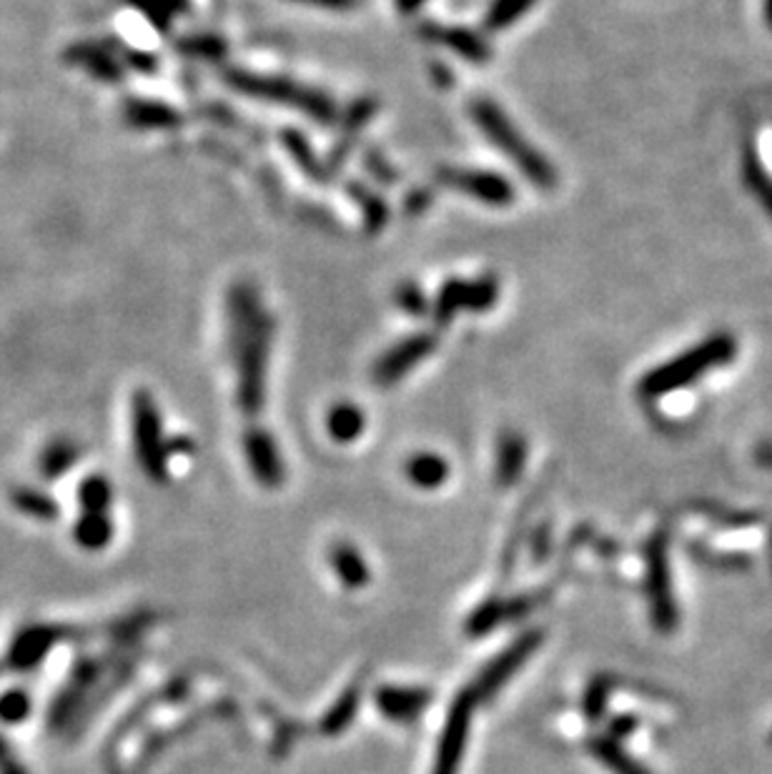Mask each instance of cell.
Wrapping results in <instances>:
<instances>
[{"mask_svg":"<svg viewBox=\"0 0 772 774\" xmlns=\"http://www.w3.org/2000/svg\"><path fill=\"white\" fill-rule=\"evenodd\" d=\"M366 168H372L374 174L384 180V184H394V180H397V176H394V171H391V168H386L384 163L379 161V156H372V159H369V161H366Z\"/></svg>","mask_w":772,"mask_h":774,"instance_id":"obj_35","label":"cell"},{"mask_svg":"<svg viewBox=\"0 0 772 774\" xmlns=\"http://www.w3.org/2000/svg\"><path fill=\"white\" fill-rule=\"evenodd\" d=\"M424 3H426V0H397V8L405 15H411V13H417Z\"/></svg>","mask_w":772,"mask_h":774,"instance_id":"obj_38","label":"cell"},{"mask_svg":"<svg viewBox=\"0 0 772 774\" xmlns=\"http://www.w3.org/2000/svg\"><path fill=\"white\" fill-rule=\"evenodd\" d=\"M126 63L136 68L141 73H151L159 68V60L153 54H143V50H126Z\"/></svg>","mask_w":772,"mask_h":774,"instance_id":"obj_32","label":"cell"},{"mask_svg":"<svg viewBox=\"0 0 772 774\" xmlns=\"http://www.w3.org/2000/svg\"><path fill=\"white\" fill-rule=\"evenodd\" d=\"M273 343V318L266 312L231 361L236 366V403L244 414H259L266 399V368Z\"/></svg>","mask_w":772,"mask_h":774,"instance_id":"obj_4","label":"cell"},{"mask_svg":"<svg viewBox=\"0 0 772 774\" xmlns=\"http://www.w3.org/2000/svg\"><path fill=\"white\" fill-rule=\"evenodd\" d=\"M429 201H432V199H429V194H424V191H417V194H411V199L407 201V211H411V213L422 211V209H424V206H429Z\"/></svg>","mask_w":772,"mask_h":774,"instance_id":"obj_37","label":"cell"},{"mask_svg":"<svg viewBox=\"0 0 772 774\" xmlns=\"http://www.w3.org/2000/svg\"><path fill=\"white\" fill-rule=\"evenodd\" d=\"M337 566L341 570V574L347 576V582H362L364 570H362V564H359V559H356L354 554H351V552H349V554L341 552V554L337 556Z\"/></svg>","mask_w":772,"mask_h":774,"instance_id":"obj_33","label":"cell"},{"mask_svg":"<svg viewBox=\"0 0 772 774\" xmlns=\"http://www.w3.org/2000/svg\"><path fill=\"white\" fill-rule=\"evenodd\" d=\"M535 3L537 0H494L484 15V28L492 33L510 28V25L517 23L522 15L531 11Z\"/></svg>","mask_w":772,"mask_h":774,"instance_id":"obj_21","label":"cell"},{"mask_svg":"<svg viewBox=\"0 0 772 774\" xmlns=\"http://www.w3.org/2000/svg\"><path fill=\"white\" fill-rule=\"evenodd\" d=\"M500 298V281L494 277H482L475 281H461L452 279L444 283L436 294V301L432 306V316L436 326H447L454 321V316L459 312H471V314H482L489 312Z\"/></svg>","mask_w":772,"mask_h":774,"instance_id":"obj_7","label":"cell"},{"mask_svg":"<svg viewBox=\"0 0 772 774\" xmlns=\"http://www.w3.org/2000/svg\"><path fill=\"white\" fill-rule=\"evenodd\" d=\"M364 429V414L354 403H339L329 414V432L337 442H354Z\"/></svg>","mask_w":772,"mask_h":774,"instance_id":"obj_22","label":"cell"},{"mask_svg":"<svg viewBox=\"0 0 772 774\" xmlns=\"http://www.w3.org/2000/svg\"><path fill=\"white\" fill-rule=\"evenodd\" d=\"M131 429H133V449L136 459L143 474L153 484H168L171 477V452L168 442L163 438L161 411L156 407L151 391H136L131 401Z\"/></svg>","mask_w":772,"mask_h":774,"instance_id":"obj_5","label":"cell"},{"mask_svg":"<svg viewBox=\"0 0 772 774\" xmlns=\"http://www.w3.org/2000/svg\"><path fill=\"white\" fill-rule=\"evenodd\" d=\"M397 304L411 316H424L429 312V298L417 283H405V286L397 291Z\"/></svg>","mask_w":772,"mask_h":774,"instance_id":"obj_29","label":"cell"},{"mask_svg":"<svg viewBox=\"0 0 772 774\" xmlns=\"http://www.w3.org/2000/svg\"><path fill=\"white\" fill-rule=\"evenodd\" d=\"M151 622H153V617L149 612H139V614L118 619V622H114V624L108 626V634L114 636L116 644H121V647L131 649L133 644L141 640V634L149 630Z\"/></svg>","mask_w":772,"mask_h":774,"instance_id":"obj_27","label":"cell"},{"mask_svg":"<svg viewBox=\"0 0 772 774\" xmlns=\"http://www.w3.org/2000/svg\"><path fill=\"white\" fill-rule=\"evenodd\" d=\"M281 141H284L286 151L291 153V159L296 161V166L302 168L308 178H314V180H324L326 178L324 163L316 159L312 143L304 139V133H299V131H294V128H289V131H281Z\"/></svg>","mask_w":772,"mask_h":774,"instance_id":"obj_20","label":"cell"},{"mask_svg":"<svg viewBox=\"0 0 772 774\" xmlns=\"http://www.w3.org/2000/svg\"><path fill=\"white\" fill-rule=\"evenodd\" d=\"M469 114L479 131L487 136V141L496 145V149L525 174L531 186L542 188V191H552L557 186V171L552 161H547L542 153L517 131V126L512 124L510 116L504 114L494 101L477 98L469 106Z\"/></svg>","mask_w":772,"mask_h":774,"instance_id":"obj_1","label":"cell"},{"mask_svg":"<svg viewBox=\"0 0 772 774\" xmlns=\"http://www.w3.org/2000/svg\"><path fill=\"white\" fill-rule=\"evenodd\" d=\"M382 702H384V707L391 712V715H401V717H407V715L411 717L424 704L422 696H414L409 692H401V694L389 692V700H382Z\"/></svg>","mask_w":772,"mask_h":774,"instance_id":"obj_30","label":"cell"},{"mask_svg":"<svg viewBox=\"0 0 772 774\" xmlns=\"http://www.w3.org/2000/svg\"><path fill=\"white\" fill-rule=\"evenodd\" d=\"M121 3L139 11L159 33H168L178 15H184L191 8L188 0H121Z\"/></svg>","mask_w":772,"mask_h":774,"instance_id":"obj_18","label":"cell"},{"mask_svg":"<svg viewBox=\"0 0 772 774\" xmlns=\"http://www.w3.org/2000/svg\"><path fill=\"white\" fill-rule=\"evenodd\" d=\"M191 449H194V444L188 442L186 436L168 438V452H171V459L178 457V454H182V457H186V454H191Z\"/></svg>","mask_w":772,"mask_h":774,"instance_id":"obj_36","label":"cell"},{"mask_svg":"<svg viewBox=\"0 0 772 774\" xmlns=\"http://www.w3.org/2000/svg\"><path fill=\"white\" fill-rule=\"evenodd\" d=\"M294 3L326 8V11H354L362 0H294Z\"/></svg>","mask_w":772,"mask_h":774,"instance_id":"obj_34","label":"cell"},{"mask_svg":"<svg viewBox=\"0 0 772 774\" xmlns=\"http://www.w3.org/2000/svg\"><path fill=\"white\" fill-rule=\"evenodd\" d=\"M81 632L73 630V626L63 624H46V622H33L25 624L23 630L13 636L11 647H8L5 665L11 672H33L43 665L50 652H54L58 644L71 642Z\"/></svg>","mask_w":772,"mask_h":774,"instance_id":"obj_6","label":"cell"},{"mask_svg":"<svg viewBox=\"0 0 772 774\" xmlns=\"http://www.w3.org/2000/svg\"><path fill=\"white\" fill-rule=\"evenodd\" d=\"M244 452L254 477L259 479L264 486L273 489L284 481V461H281L277 442H273V436L266 432V429H248L244 434Z\"/></svg>","mask_w":772,"mask_h":774,"instance_id":"obj_12","label":"cell"},{"mask_svg":"<svg viewBox=\"0 0 772 774\" xmlns=\"http://www.w3.org/2000/svg\"><path fill=\"white\" fill-rule=\"evenodd\" d=\"M31 712H33V700L28 692L21 690V687L0 694V722H3V725H11V727L23 725V722L31 717Z\"/></svg>","mask_w":772,"mask_h":774,"instance_id":"obj_26","label":"cell"},{"mask_svg":"<svg viewBox=\"0 0 772 774\" xmlns=\"http://www.w3.org/2000/svg\"><path fill=\"white\" fill-rule=\"evenodd\" d=\"M419 36L436 46L449 48L452 54L469 60V63L482 66L492 58V46L479 36L477 31L461 28V25H440V23H424L419 28Z\"/></svg>","mask_w":772,"mask_h":774,"instance_id":"obj_11","label":"cell"},{"mask_svg":"<svg viewBox=\"0 0 772 774\" xmlns=\"http://www.w3.org/2000/svg\"><path fill=\"white\" fill-rule=\"evenodd\" d=\"M124 120L139 131H168L182 126V114L174 106L153 98H128L124 103Z\"/></svg>","mask_w":772,"mask_h":774,"instance_id":"obj_14","label":"cell"},{"mask_svg":"<svg viewBox=\"0 0 772 774\" xmlns=\"http://www.w3.org/2000/svg\"><path fill=\"white\" fill-rule=\"evenodd\" d=\"M81 459V446L68 436H58L54 442H48L43 446L40 457H38V471L43 479H61L68 474L75 464Z\"/></svg>","mask_w":772,"mask_h":774,"instance_id":"obj_15","label":"cell"},{"mask_svg":"<svg viewBox=\"0 0 772 774\" xmlns=\"http://www.w3.org/2000/svg\"><path fill=\"white\" fill-rule=\"evenodd\" d=\"M266 314L261 294L252 281H238L226 294V351L229 356L242 347L244 339L254 331L259 318Z\"/></svg>","mask_w":772,"mask_h":774,"instance_id":"obj_10","label":"cell"},{"mask_svg":"<svg viewBox=\"0 0 772 774\" xmlns=\"http://www.w3.org/2000/svg\"><path fill=\"white\" fill-rule=\"evenodd\" d=\"M79 504L85 514H108L114 504V486L103 474H91L81 481Z\"/></svg>","mask_w":772,"mask_h":774,"instance_id":"obj_19","label":"cell"},{"mask_svg":"<svg viewBox=\"0 0 772 774\" xmlns=\"http://www.w3.org/2000/svg\"><path fill=\"white\" fill-rule=\"evenodd\" d=\"M765 19L772 25V0H765Z\"/></svg>","mask_w":772,"mask_h":774,"instance_id":"obj_39","label":"cell"},{"mask_svg":"<svg viewBox=\"0 0 772 774\" xmlns=\"http://www.w3.org/2000/svg\"><path fill=\"white\" fill-rule=\"evenodd\" d=\"M407 474L419 486H436L447 477V464H444V459L434 457V454H417V457L407 464Z\"/></svg>","mask_w":772,"mask_h":774,"instance_id":"obj_25","label":"cell"},{"mask_svg":"<svg viewBox=\"0 0 772 774\" xmlns=\"http://www.w3.org/2000/svg\"><path fill=\"white\" fill-rule=\"evenodd\" d=\"M224 83L231 91L242 93V96L277 103V106H289L302 114L312 116L316 124L329 126L337 120V103L319 89L284 79V75H266L254 71H242V68H229L224 71Z\"/></svg>","mask_w":772,"mask_h":774,"instance_id":"obj_2","label":"cell"},{"mask_svg":"<svg viewBox=\"0 0 772 774\" xmlns=\"http://www.w3.org/2000/svg\"><path fill=\"white\" fill-rule=\"evenodd\" d=\"M66 63L81 68L101 83H121L124 81V63L114 54V48L103 46V43L79 40L66 48Z\"/></svg>","mask_w":772,"mask_h":774,"instance_id":"obj_13","label":"cell"},{"mask_svg":"<svg viewBox=\"0 0 772 774\" xmlns=\"http://www.w3.org/2000/svg\"><path fill=\"white\" fill-rule=\"evenodd\" d=\"M226 50V43L211 33H194V36L178 40V54L196 60H221Z\"/></svg>","mask_w":772,"mask_h":774,"instance_id":"obj_24","label":"cell"},{"mask_svg":"<svg viewBox=\"0 0 772 774\" xmlns=\"http://www.w3.org/2000/svg\"><path fill=\"white\" fill-rule=\"evenodd\" d=\"M522 464H525V442L517 434H507L500 446V479L507 484L519 474Z\"/></svg>","mask_w":772,"mask_h":774,"instance_id":"obj_28","label":"cell"},{"mask_svg":"<svg viewBox=\"0 0 772 774\" xmlns=\"http://www.w3.org/2000/svg\"><path fill=\"white\" fill-rule=\"evenodd\" d=\"M0 774H31L3 735H0Z\"/></svg>","mask_w":772,"mask_h":774,"instance_id":"obj_31","label":"cell"},{"mask_svg":"<svg viewBox=\"0 0 772 774\" xmlns=\"http://www.w3.org/2000/svg\"><path fill=\"white\" fill-rule=\"evenodd\" d=\"M436 180L487 206H496V209H504V206H510L514 201V186L504 176L494 174V171L449 166V168H440Z\"/></svg>","mask_w":772,"mask_h":774,"instance_id":"obj_9","label":"cell"},{"mask_svg":"<svg viewBox=\"0 0 772 774\" xmlns=\"http://www.w3.org/2000/svg\"><path fill=\"white\" fill-rule=\"evenodd\" d=\"M440 347V337L434 331L409 333L401 341L394 343L389 351H384L374 364V382L379 386H394L405 378L411 368H417L424 359H429Z\"/></svg>","mask_w":772,"mask_h":774,"instance_id":"obj_8","label":"cell"},{"mask_svg":"<svg viewBox=\"0 0 772 774\" xmlns=\"http://www.w3.org/2000/svg\"><path fill=\"white\" fill-rule=\"evenodd\" d=\"M735 356V341L733 337H725V333H717V337H710L707 341L698 343V347L685 351L667 364L657 366L655 372H650L640 382V394L645 399H657L665 397V394L682 389V386L694 384L702 374L712 372V368L727 364Z\"/></svg>","mask_w":772,"mask_h":774,"instance_id":"obj_3","label":"cell"},{"mask_svg":"<svg viewBox=\"0 0 772 774\" xmlns=\"http://www.w3.org/2000/svg\"><path fill=\"white\" fill-rule=\"evenodd\" d=\"M73 539L85 552H101L114 539V519H110V514L81 512L79 521L73 524Z\"/></svg>","mask_w":772,"mask_h":774,"instance_id":"obj_17","label":"cell"},{"mask_svg":"<svg viewBox=\"0 0 772 774\" xmlns=\"http://www.w3.org/2000/svg\"><path fill=\"white\" fill-rule=\"evenodd\" d=\"M11 504L21 514L43 524H54L61 516V506L56 499L38 486H15L11 492Z\"/></svg>","mask_w":772,"mask_h":774,"instance_id":"obj_16","label":"cell"},{"mask_svg":"<svg viewBox=\"0 0 772 774\" xmlns=\"http://www.w3.org/2000/svg\"><path fill=\"white\" fill-rule=\"evenodd\" d=\"M347 191H351L354 201L362 206L364 219H366V231H372V234L382 231L384 223L389 221V209H386V203L379 199V196H376L374 191H369V188L362 184H349Z\"/></svg>","mask_w":772,"mask_h":774,"instance_id":"obj_23","label":"cell"}]
</instances>
